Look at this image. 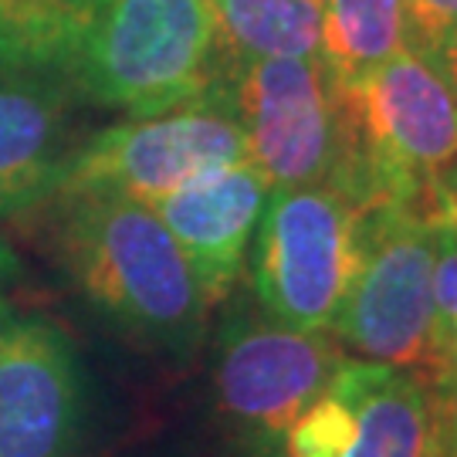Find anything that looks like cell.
<instances>
[{"label": "cell", "mask_w": 457, "mask_h": 457, "mask_svg": "<svg viewBox=\"0 0 457 457\" xmlns=\"http://www.w3.org/2000/svg\"><path fill=\"white\" fill-rule=\"evenodd\" d=\"M353 430H356L353 407L336 390H326L288 424L285 451L288 457H343L353 441Z\"/></svg>", "instance_id": "obj_15"}, {"label": "cell", "mask_w": 457, "mask_h": 457, "mask_svg": "<svg viewBox=\"0 0 457 457\" xmlns=\"http://www.w3.org/2000/svg\"><path fill=\"white\" fill-rule=\"evenodd\" d=\"M427 62H434V65L441 68L444 79H447V82L457 88V34H451V37L444 41L441 48H437L434 54H430V58H427Z\"/></svg>", "instance_id": "obj_18"}, {"label": "cell", "mask_w": 457, "mask_h": 457, "mask_svg": "<svg viewBox=\"0 0 457 457\" xmlns=\"http://www.w3.org/2000/svg\"><path fill=\"white\" fill-rule=\"evenodd\" d=\"M434 309H437L441 326L454 336V326H457V211L437 217V228H434Z\"/></svg>", "instance_id": "obj_16"}, {"label": "cell", "mask_w": 457, "mask_h": 457, "mask_svg": "<svg viewBox=\"0 0 457 457\" xmlns=\"http://www.w3.org/2000/svg\"><path fill=\"white\" fill-rule=\"evenodd\" d=\"M58 254L82 295L119 328L163 353H190L207 298L160 213L112 194L58 196Z\"/></svg>", "instance_id": "obj_1"}, {"label": "cell", "mask_w": 457, "mask_h": 457, "mask_svg": "<svg viewBox=\"0 0 457 457\" xmlns=\"http://www.w3.org/2000/svg\"><path fill=\"white\" fill-rule=\"evenodd\" d=\"M328 390L356 417L343 457H430L434 400L424 379L383 362L345 360Z\"/></svg>", "instance_id": "obj_11"}, {"label": "cell", "mask_w": 457, "mask_h": 457, "mask_svg": "<svg viewBox=\"0 0 457 457\" xmlns=\"http://www.w3.org/2000/svg\"><path fill=\"white\" fill-rule=\"evenodd\" d=\"M403 51V0H322L319 62L336 85H356Z\"/></svg>", "instance_id": "obj_13"}, {"label": "cell", "mask_w": 457, "mask_h": 457, "mask_svg": "<svg viewBox=\"0 0 457 457\" xmlns=\"http://www.w3.org/2000/svg\"><path fill=\"white\" fill-rule=\"evenodd\" d=\"M447 187H451V194H454V200H457V163L451 166V173H447Z\"/></svg>", "instance_id": "obj_20"}, {"label": "cell", "mask_w": 457, "mask_h": 457, "mask_svg": "<svg viewBox=\"0 0 457 457\" xmlns=\"http://www.w3.org/2000/svg\"><path fill=\"white\" fill-rule=\"evenodd\" d=\"M230 58H319L322 0H211Z\"/></svg>", "instance_id": "obj_14"}, {"label": "cell", "mask_w": 457, "mask_h": 457, "mask_svg": "<svg viewBox=\"0 0 457 457\" xmlns=\"http://www.w3.org/2000/svg\"><path fill=\"white\" fill-rule=\"evenodd\" d=\"M14 271H17L14 254H11V247L0 241V298H4V288H7V281L14 278Z\"/></svg>", "instance_id": "obj_19"}, {"label": "cell", "mask_w": 457, "mask_h": 457, "mask_svg": "<svg viewBox=\"0 0 457 457\" xmlns=\"http://www.w3.org/2000/svg\"><path fill=\"white\" fill-rule=\"evenodd\" d=\"M454 336H457V326H454Z\"/></svg>", "instance_id": "obj_21"}, {"label": "cell", "mask_w": 457, "mask_h": 457, "mask_svg": "<svg viewBox=\"0 0 457 457\" xmlns=\"http://www.w3.org/2000/svg\"><path fill=\"white\" fill-rule=\"evenodd\" d=\"M228 65L211 0H96L68 82L139 119L211 92Z\"/></svg>", "instance_id": "obj_3"}, {"label": "cell", "mask_w": 457, "mask_h": 457, "mask_svg": "<svg viewBox=\"0 0 457 457\" xmlns=\"http://www.w3.org/2000/svg\"><path fill=\"white\" fill-rule=\"evenodd\" d=\"M360 211L336 187H271L258 220L254 292L268 319L328 332L356 268Z\"/></svg>", "instance_id": "obj_6"}, {"label": "cell", "mask_w": 457, "mask_h": 457, "mask_svg": "<svg viewBox=\"0 0 457 457\" xmlns=\"http://www.w3.org/2000/svg\"><path fill=\"white\" fill-rule=\"evenodd\" d=\"M345 353L326 332H302L275 319H234L220 336L217 396L230 420L285 434L343 370Z\"/></svg>", "instance_id": "obj_7"}, {"label": "cell", "mask_w": 457, "mask_h": 457, "mask_svg": "<svg viewBox=\"0 0 457 457\" xmlns=\"http://www.w3.org/2000/svg\"><path fill=\"white\" fill-rule=\"evenodd\" d=\"M71 153L68 115L54 85L0 75V217L58 196Z\"/></svg>", "instance_id": "obj_10"}, {"label": "cell", "mask_w": 457, "mask_h": 457, "mask_svg": "<svg viewBox=\"0 0 457 457\" xmlns=\"http://www.w3.org/2000/svg\"><path fill=\"white\" fill-rule=\"evenodd\" d=\"M434 213L407 204L360 211L356 268L332 319V339L366 362L413 373L427 386H447L457 339L434 309Z\"/></svg>", "instance_id": "obj_2"}, {"label": "cell", "mask_w": 457, "mask_h": 457, "mask_svg": "<svg viewBox=\"0 0 457 457\" xmlns=\"http://www.w3.org/2000/svg\"><path fill=\"white\" fill-rule=\"evenodd\" d=\"M271 187L254 163H234L190 180L153 211L194 268L207 305H217L245 268Z\"/></svg>", "instance_id": "obj_9"}, {"label": "cell", "mask_w": 457, "mask_h": 457, "mask_svg": "<svg viewBox=\"0 0 457 457\" xmlns=\"http://www.w3.org/2000/svg\"><path fill=\"white\" fill-rule=\"evenodd\" d=\"M410 51L430 58L444 41L457 34V0H403Z\"/></svg>", "instance_id": "obj_17"}, {"label": "cell", "mask_w": 457, "mask_h": 457, "mask_svg": "<svg viewBox=\"0 0 457 457\" xmlns=\"http://www.w3.org/2000/svg\"><path fill=\"white\" fill-rule=\"evenodd\" d=\"M82 379L68 336L0 312V457H75Z\"/></svg>", "instance_id": "obj_8"}, {"label": "cell", "mask_w": 457, "mask_h": 457, "mask_svg": "<svg viewBox=\"0 0 457 457\" xmlns=\"http://www.w3.org/2000/svg\"><path fill=\"white\" fill-rule=\"evenodd\" d=\"M247 160L224 85L166 112L126 119L75 146L62 194H112L156 207L190 180Z\"/></svg>", "instance_id": "obj_4"}, {"label": "cell", "mask_w": 457, "mask_h": 457, "mask_svg": "<svg viewBox=\"0 0 457 457\" xmlns=\"http://www.w3.org/2000/svg\"><path fill=\"white\" fill-rule=\"evenodd\" d=\"M220 85L245 132L247 163L268 187L332 183L349 122L343 92L319 58H230Z\"/></svg>", "instance_id": "obj_5"}, {"label": "cell", "mask_w": 457, "mask_h": 457, "mask_svg": "<svg viewBox=\"0 0 457 457\" xmlns=\"http://www.w3.org/2000/svg\"><path fill=\"white\" fill-rule=\"evenodd\" d=\"M92 14L96 0H0V75L68 82Z\"/></svg>", "instance_id": "obj_12"}]
</instances>
